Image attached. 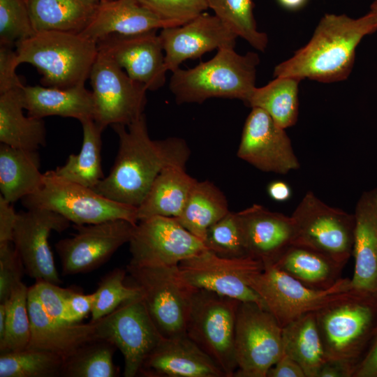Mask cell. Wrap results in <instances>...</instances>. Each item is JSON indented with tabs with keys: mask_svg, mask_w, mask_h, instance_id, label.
I'll return each mask as SVG.
<instances>
[{
	"mask_svg": "<svg viewBox=\"0 0 377 377\" xmlns=\"http://www.w3.org/2000/svg\"><path fill=\"white\" fill-rule=\"evenodd\" d=\"M22 203L27 209L55 212L78 226L116 219L138 222L137 207L111 200L93 188L57 175L54 170L44 173L42 186Z\"/></svg>",
	"mask_w": 377,
	"mask_h": 377,
	"instance_id": "cell-6",
	"label": "cell"
},
{
	"mask_svg": "<svg viewBox=\"0 0 377 377\" xmlns=\"http://www.w3.org/2000/svg\"><path fill=\"white\" fill-rule=\"evenodd\" d=\"M93 323L96 338L110 342L122 353L125 377L139 375L144 361L163 338L140 295Z\"/></svg>",
	"mask_w": 377,
	"mask_h": 377,
	"instance_id": "cell-12",
	"label": "cell"
},
{
	"mask_svg": "<svg viewBox=\"0 0 377 377\" xmlns=\"http://www.w3.org/2000/svg\"><path fill=\"white\" fill-rule=\"evenodd\" d=\"M131 284L140 296L158 330L164 338L186 334V325L195 288L181 278L177 266L129 264Z\"/></svg>",
	"mask_w": 377,
	"mask_h": 377,
	"instance_id": "cell-8",
	"label": "cell"
},
{
	"mask_svg": "<svg viewBox=\"0 0 377 377\" xmlns=\"http://www.w3.org/2000/svg\"><path fill=\"white\" fill-rule=\"evenodd\" d=\"M266 377H306V375L297 362L283 354L269 369Z\"/></svg>",
	"mask_w": 377,
	"mask_h": 377,
	"instance_id": "cell-50",
	"label": "cell"
},
{
	"mask_svg": "<svg viewBox=\"0 0 377 377\" xmlns=\"http://www.w3.org/2000/svg\"><path fill=\"white\" fill-rule=\"evenodd\" d=\"M84 1L95 6H97L100 3V0H84Z\"/></svg>",
	"mask_w": 377,
	"mask_h": 377,
	"instance_id": "cell-56",
	"label": "cell"
},
{
	"mask_svg": "<svg viewBox=\"0 0 377 377\" xmlns=\"http://www.w3.org/2000/svg\"><path fill=\"white\" fill-rule=\"evenodd\" d=\"M370 11L377 15V0H374L370 6Z\"/></svg>",
	"mask_w": 377,
	"mask_h": 377,
	"instance_id": "cell-55",
	"label": "cell"
},
{
	"mask_svg": "<svg viewBox=\"0 0 377 377\" xmlns=\"http://www.w3.org/2000/svg\"><path fill=\"white\" fill-rule=\"evenodd\" d=\"M283 354L297 362L306 377H318L326 362L316 312L304 314L282 327Z\"/></svg>",
	"mask_w": 377,
	"mask_h": 377,
	"instance_id": "cell-32",
	"label": "cell"
},
{
	"mask_svg": "<svg viewBox=\"0 0 377 377\" xmlns=\"http://www.w3.org/2000/svg\"><path fill=\"white\" fill-rule=\"evenodd\" d=\"M353 367L347 363L327 360L321 367L318 377H353Z\"/></svg>",
	"mask_w": 377,
	"mask_h": 377,
	"instance_id": "cell-51",
	"label": "cell"
},
{
	"mask_svg": "<svg viewBox=\"0 0 377 377\" xmlns=\"http://www.w3.org/2000/svg\"><path fill=\"white\" fill-rule=\"evenodd\" d=\"M269 196L274 200L283 202L288 200L291 195L289 186L284 182L275 181L272 182L267 188Z\"/></svg>",
	"mask_w": 377,
	"mask_h": 377,
	"instance_id": "cell-52",
	"label": "cell"
},
{
	"mask_svg": "<svg viewBox=\"0 0 377 377\" xmlns=\"http://www.w3.org/2000/svg\"><path fill=\"white\" fill-rule=\"evenodd\" d=\"M229 212L226 197L214 184L197 181L181 214L176 219L203 242L208 228Z\"/></svg>",
	"mask_w": 377,
	"mask_h": 377,
	"instance_id": "cell-33",
	"label": "cell"
},
{
	"mask_svg": "<svg viewBox=\"0 0 377 377\" xmlns=\"http://www.w3.org/2000/svg\"><path fill=\"white\" fill-rule=\"evenodd\" d=\"M18 66L16 52L10 46L1 45L0 94L24 86L15 72Z\"/></svg>",
	"mask_w": 377,
	"mask_h": 377,
	"instance_id": "cell-46",
	"label": "cell"
},
{
	"mask_svg": "<svg viewBox=\"0 0 377 377\" xmlns=\"http://www.w3.org/2000/svg\"><path fill=\"white\" fill-rule=\"evenodd\" d=\"M89 79L94 121L103 130L108 126L128 125L144 114L147 89L104 53L98 51Z\"/></svg>",
	"mask_w": 377,
	"mask_h": 377,
	"instance_id": "cell-13",
	"label": "cell"
},
{
	"mask_svg": "<svg viewBox=\"0 0 377 377\" xmlns=\"http://www.w3.org/2000/svg\"><path fill=\"white\" fill-rule=\"evenodd\" d=\"M18 213L13 243L27 274L36 281L59 285L61 280L49 244L52 231L61 232L70 221L61 214L42 208L27 209Z\"/></svg>",
	"mask_w": 377,
	"mask_h": 377,
	"instance_id": "cell-17",
	"label": "cell"
},
{
	"mask_svg": "<svg viewBox=\"0 0 377 377\" xmlns=\"http://www.w3.org/2000/svg\"><path fill=\"white\" fill-rule=\"evenodd\" d=\"M353 377H377V330L367 352L356 366Z\"/></svg>",
	"mask_w": 377,
	"mask_h": 377,
	"instance_id": "cell-49",
	"label": "cell"
},
{
	"mask_svg": "<svg viewBox=\"0 0 377 377\" xmlns=\"http://www.w3.org/2000/svg\"><path fill=\"white\" fill-rule=\"evenodd\" d=\"M17 62L30 64L47 87L84 85L98 54L97 43L80 34L40 31L16 44Z\"/></svg>",
	"mask_w": 377,
	"mask_h": 377,
	"instance_id": "cell-4",
	"label": "cell"
},
{
	"mask_svg": "<svg viewBox=\"0 0 377 377\" xmlns=\"http://www.w3.org/2000/svg\"><path fill=\"white\" fill-rule=\"evenodd\" d=\"M300 81L294 77H276L263 87H256L245 104L264 110L285 129L293 126L298 117Z\"/></svg>",
	"mask_w": 377,
	"mask_h": 377,
	"instance_id": "cell-35",
	"label": "cell"
},
{
	"mask_svg": "<svg viewBox=\"0 0 377 377\" xmlns=\"http://www.w3.org/2000/svg\"><path fill=\"white\" fill-rule=\"evenodd\" d=\"M36 33L80 34L89 23L97 6L84 0H27Z\"/></svg>",
	"mask_w": 377,
	"mask_h": 377,
	"instance_id": "cell-31",
	"label": "cell"
},
{
	"mask_svg": "<svg viewBox=\"0 0 377 377\" xmlns=\"http://www.w3.org/2000/svg\"><path fill=\"white\" fill-rule=\"evenodd\" d=\"M249 257L273 265L293 244V219L255 204L237 212Z\"/></svg>",
	"mask_w": 377,
	"mask_h": 377,
	"instance_id": "cell-21",
	"label": "cell"
},
{
	"mask_svg": "<svg viewBox=\"0 0 377 377\" xmlns=\"http://www.w3.org/2000/svg\"><path fill=\"white\" fill-rule=\"evenodd\" d=\"M165 22L168 27L182 25L208 8L205 0H137Z\"/></svg>",
	"mask_w": 377,
	"mask_h": 377,
	"instance_id": "cell-43",
	"label": "cell"
},
{
	"mask_svg": "<svg viewBox=\"0 0 377 377\" xmlns=\"http://www.w3.org/2000/svg\"><path fill=\"white\" fill-rule=\"evenodd\" d=\"M6 311V303L0 302V339L3 337L5 331Z\"/></svg>",
	"mask_w": 377,
	"mask_h": 377,
	"instance_id": "cell-54",
	"label": "cell"
},
{
	"mask_svg": "<svg viewBox=\"0 0 377 377\" xmlns=\"http://www.w3.org/2000/svg\"><path fill=\"white\" fill-rule=\"evenodd\" d=\"M237 155L267 172L286 174L300 167L285 128L259 108H252L246 119Z\"/></svg>",
	"mask_w": 377,
	"mask_h": 377,
	"instance_id": "cell-18",
	"label": "cell"
},
{
	"mask_svg": "<svg viewBox=\"0 0 377 377\" xmlns=\"http://www.w3.org/2000/svg\"><path fill=\"white\" fill-rule=\"evenodd\" d=\"M135 225L124 219L75 225L77 232L55 244L63 274L86 273L98 268L129 242Z\"/></svg>",
	"mask_w": 377,
	"mask_h": 377,
	"instance_id": "cell-16",
	"label": "cell"
},
{
	"mask_svg": "<svg viewBox=\"0 0 377 377\" xmlns=\"http://www.w3.org/2000/svg\"><path fill=\"white\" fill-rule=\"evenodd\" d=\"M203 242L209 251L221 257H249L237 212L230 211L211 226Z\"/></svg>",
	"mask_w": 377,
	"mask_h": 377,
	"instance_id": "cell-41",
	"label": "cell"
},
{
	"mask_svg": "<svg viewBox=\"0 0 377 377\" xmlns=\"http://www.w3.org/2000/svg\"><path fill=\"white\" fill-rule=\"evenodd\" d=\"M117 348L110 342L93 339L82 346L64 363V377H116L119 369L113 362Z\"/></svg>",
	"mask_w": 377,
	"mask_h": 377,
	"instance_id": "cell-37",
	"label": "cell"
},
{
	"mask_svg": "<svg viewBox=\"0 0 377 377\" xmlns=\"http://www.w3.org/2000/svg\"><path fill=\"white\" fill-rule=\"evenodd\" d=\"M128 243L130 263L138 265L177 266L207 250L176 218L162 216L139 221Z\"/></svg>",
	"mask_w": 377,
	"mask_h": 377,
	"instance_id": "cell-15",
	"label": "cell"
},
{
	"mask_svg": "<svg viewBox=\"0 0 377 377\" xmlns=\"http://www.w3.org/2000/svg\"><path fill=\"white\" fill-rule=\"evenodd\" d=\"M36 34L27 0H0V44L10 46Z\"/></svg>",
	"mask_w": 377,
	"mask_h": 377,
	"instance_id": "cell-42",
	"label": "cell"
},
{
	"mask_svg": "<svg viewBox=\"0 0 377 377\" xmlns=\"http://www.w3.org/2000/svg\"><path fill=\"white\" fill-rule=\"evenodd\" d=\"M17 214L12 203L0 195V245L13 243Z\"/></svg>",
	"mask_w": 377,
	"mask_h": 377,
	"instance_id": "cell-48",
	"label": "cell"
},
{
	"mask_svg": "<svg viewBox=\"0 0 377 377\" xmlns=\"http://www.w3.org/2000/svg\"><path fill=\"white\" fill-rule=\"evenodd\" d=\"M83 138L80 151L70 154L64 165L54 171L62 178L94 188L105 177L101 165V128L92 119L80 121Z\"/></svg>",
	"mask_w": 377,
	"mask_h": 377,
	"instance_id": "cell-34",
	"label": "cell"
},
{
	"mask_svg": "<svg viewBox=\"0 0 377 377\" xmlns=\"http://www.w3.org/2000/svg\"><path fill=\"white\" fill-rule=\"evenodd\" d=\"M168 27L137 0L100 1L80 35L97 43L112 34L129 35Z\"/></svg>",
	"mask_w": 377,
	"mask_h": 377,
	"instance_id": "cell-25",
	"label": "cell"
},
{
	"mask_svg": "<svg viewBox=\"0 0 377 377\" xmlns=\"http://www.w3.org/2000/svg\"><path fill=\"white\" fill-rule=\"evenodd\" d=\"M249 283L281 327L304 314L316 312L347 297L354 291L348 278H341L327 290L311 289L274 265L265 266L263 270L253 273Z\"/></svg>",
	"mask_w": 377,
	"mask_h": 377,
	"instance_id": "cell-9",
	"label": "cell"
},
{
	"mask_svg": "<svg viewBox=\"0 0 377 377\" xmlns=\"http://www.w3.org/2000/svg\"><path fill=\"white\" fill-rule=\"evenodd\" d=\"M291 217L294 245L321 253L344 266L353 255L355 216L307 192Z\"/></svg>",
	"mask_w": 377,
	"mask_h": 377,
	"instance_id": "cell-10",
	"label": "cell"
},
{
	"mask_svg": "<svg viewBox=\"0 0 377 377\" xmlns=\"http://www.w3.org/2000/svg\"><path fill=\"white\" fill-rule=\"evenodd\" d=\"M126 271L116 268L100 282L94 293V302L91 310V320L96 321L107 316L124 302L140 295L134 286L126 284Z\"/></svg>",
	"mask_w": 377,
	"mask_h": 377,
	"instance_id": "cell-40",
	"label": "cell"
},
{
	"mask_svg": "<svg viewBox=\"0 0 377 377\" xmlns=\"http://www.w3.org/2000/svg\"><path fill=\"white\" fill-rule=\"evenodd\" d=\"M376 31L377 15L371 11L358 18L325 14L309 42L277 64L273 75L323 83L345 80L353 70L357 47Z\"/></svg>",
	"mask_w": 377,
	"mask_h": 377,
	"instance_id": "cell-2",
	"label": "cell"
},
{
	"mask_svg": "<svg viewBox=\"0 0 377 377\" xmlns=\"http://www.w3.org/2000/svg\"><path fill=\"white\" fill-rule=\"evenodd\" d=\"M64 363L59 356L38 349L1 353L0 377L63 376Z\"/></svg>",
	"mask_w": 377,
	"mask_h": 377,
	"instance_id": "cell-36",
	"label": "cell"
},
{
	"mask_svg": "<svg viewBox=\"0 0 377 377\" xmlns=\"http://www.w3.org/2000/svg\"><path fill=\"white\" fill-rule=\"evenodd\" d=\"M94 302V293L83 294L68 288L67 309L68 323H77L85 318L91 310Z\"/></svg>",
	"mask_w": 377,
	"mask_h": 377,
	"instance_id": "cell-47",
	"label": "cell"
},
{
	"mask_svg": "<svg viewBox=\"0 0 377 377\" xmlns=\"http://www.w3.org/2000/svg\"><path fill=\"white\" fill-rule=\"evenodd\" d=\"M29 288L22 283L6 300V320L3 336L0 339V354L26 349L31 337L27 306Z\"/></svg>",
	"mask_w": 377,
	"mask_h": 377,
	"instance_id": "cell-39",
	"label": "cell"
},
{
	"mask_svg": "<svg viewBox=\"0 0 377 377\" xmlns=\"http://www.w3.org/2000/svg\"><path fill=\"white\" fill-rule=\"evenodd\" d=\"M37 297L45 311L54 319L67 323V297L68 288L60 287L44 280L36 281L33 285Z\"/></svg>",
	"mask_w": 377,
	"mask_h": 377,
	"instance_id": "cell-45",
	"label": "cell"
},
{
	"mask_svg": "<svg viewBox=\"0 0 377 377\" xmlns=\"http://www.w3.org/2000/svg\"><path fill=\"white\" fill-rule=\"evenodd\" d=\"M23 269L21 258L11 243L0 245V302L8 300L22 283Z\"/></svg>",
	"mask_w": 377,
	"mask_h": 377,
	"instance_id": "cell-44",
	"label": "cell"
},
{
	"mask_svg": "<svg viewBox=\"0 0 377 377\" xmlns=\"http://www.w3.org/2000/svg\"><path fill=\"white\" fill-rule=\"evenodd\" d=\"M196 182L186 173L184 166L170 165L164 168L137 207L138 221L154 216L178 217Z\"/></svg>",
	"mask_w": 377,
	"mask_h": 377,
	"instance_id": "cell-27",
	"label": "cell"
},
{
	"mask_svg": "<svg viewBox=\"0 0 377 377\" xmlns=\"http://www.w3.org/2000/svg\"><path fill=\"white\" fill-rule=\"evenodd\" d=\"M167 71L189 59L223 47H235L237 36L216 15L202 13L189 22L162 29L159 34Z\"/></svg>",
	"mask_w": 377,
	"mask_h": 377,
	"instance_id": "cell-20",
	"label": "cell"
},
{
	"mask_svg": "<svg viewBox=\"0 0 377 377\" xmlns=\"http://www.w3.org/2000/svg\"><path fill=\"white\" fill-rule=\"evenodd\" d=\"M21 95L23 107L29 117L43 119L59 116L77 119L80 122L94 120L93 94L84 85L66 89L24 85Z\"/></svg>",
	"mask_w": 377,
	"mask_h": 377,
	"instance_id": "cell-26",
	"label": "cell"
},
{
	"mask_svg": "<svg viewBox=\"0 0 377 377\" xmlns=\"http://www.w3.org/2000/svg\"><path fill=\"white\" fill-rule=\"evenodd\" d=\"M258 54H237L233 47H223L206 62L193 68L172 71L170 89L179 104L201 103L211 98H235L244 103L256 87Z\"/></svg>",
	"mask_w": 377,
	"mask_h": 377,
	"instance_id": "cell-3",
	"label": "cell"
},
{
	"mask_svg": "<svg viewBox=\"0 0 377 377\" xmlns=\"http://www.w3.org/2000/svg\"><path fill=\"white\" fill-rule=\"evenodd\" d=\"M36 151L0 145L1 195L13 203L34 193L43 182Z\"/></svg>",
	"mask_w": 377,
	"mask_h": 377,
	"instance_id": "cell-28",
	"label": "cell"
},
{
	"mask_svg": "<svg viewBox=\"0 0 377 377\" xmlns=\"http://www.w3.org/2000/svg\"><path fill=\"white\" fill-rule=\"evenodd\" d=\"M97 47L147 90H156L164 84L168 71L156 30L129 35L112 34L98 41Z\"/></svg>",
	"mask_w": 377,
	"mask_h": 377,
	"instance_id": "cell-19",
	"label": "cell"
},
{
	"mask_svg": "<svg viewBox=\"0 0 377 377\" xmlns=\"http://www.w3.org/2000/svg\"><path fill=\"white\" fill-rule=\"evenodd\" d=\"M264 267L260 261L251 257L225 258L208 249L178 265L179 275L188 286L242 302H254L266 309L249 283L251 276Z\"/></svg>",
	"mask_w": 377,
	"mask_h": 377,
	"instance_id": "cell-14",
	"label": "cell"
},
{
	"mask_svg": "<svg viewBox=\"0 0 377 377\" xmlns=\"http://www.w3.org/2000/svg\"><path fill=\"white\" fill-rule=\"evenodd\" d=\"M100 1H109V0H100Z\"/></svg>",
	"mask_w": 377,
	"mask_h": 377,
	"instance_id": "cell-57",
	"label": "cell"
},
{
	"mask_svg": "<svg viewBox=\"0 0 377 377\" xmlns=\"http://www.w3.org/2000/svg\"><path fill=\"white\" fill-rule=\"evenodd\" d=\"M240 302L212 291L196 289L186 320V336L211 357L226 377H234L237 369L235 338Z\"/></svg>",
	"mask_w": 377,
	"mask_h": 377,
	"instance_id": "cell-7",
	"label": "cell"
},
{
	"mask_svg": "<svg viewBox=\"0 0 377 377\" xmlns=\"http://www.w3.org/2000/svg\"><path fill=\"white\" fill-rule=\"evenodd\" d=\"M235 377H266L283 355L282 327L265 308L240 302L237 314Z\"/></svg>",
	"mask_w": 377,
	"mask_h": 377,
	"instance_id": "cell-11",
	"label": "cell"
},
{
	"mask_svg": "<svg viewBox=\"0 0 377 377\" xmlns=\"http://www.w3.org/2000/svg\"><path fill=\"white\" fill-rule=\"evenodd\" d=\"M112 127L119 138L118 153L109 175L94 190L111 200L138 207L164 168L186 166L190 149L182 138L152 140L144 114L128 125Z\"/></svg>",
	"mask_w": 377,
	"mask_h": 377,
	"instance_id": "cell-1",
	"label": "cell"
},
{
	"mask_svg": "<svg viewBox=\"0 0 377 377\" xmlns=\"http://www.w3.org/2000/svg\"><path fill=\"white\" fill-rule=\"evenodd\" d=\"M22 88L0 94V142L17 149L37 151L46 144L45 124L43 119L23 114Z\"/></svg>",
	"mask_w": 377,
	"mask_h": 377,
	"instance_id": "cell-29",
	"label": "cell"
},
{
	"mask_svg": "<svg viewBox=\"0 0 377 377\" xmlns=\"http://www.w3.org/2000/svg\"><path fill=\"white\" fill-rule=\"evenodd\" d=\"M316 316L326 359L347 363L355 371L377 330V295L354 290Z\"/></svg>",
	"mask_w": 377,
	"mask_h": 377,
	"instance_id": "cell-5",
	"label": "cell"
},
{
	"mask_svg": "<svg viewBox=\"0 0 377 377\" xmlns=\"http://www.w3.org/2000/svg\"><path fill=\"white\" fill-rule=\"evenodd\" d=\"M27 306L31 324L29 348L54 353L66 362L82 346L97 339L91 321L67 323L50 316L39 302L33 286L29 287Z\"/></svg>",
	"mask_w": 377,
	"mask_h": 377,
	"instance_id": "cell-23",
	"label": "cell"
},
{
	"mask_svg": "<svg viewBox=\"0 0 377 377\" xmlns=\"http://www.w3.org/2000/svg\"><path fill=\"white\" fill-rule=\"evenodd\" d=\"M140 374L147 377H226L186 334L163 337L144 361Z\"/></svg>",
	"mask_w": 377,
	"mask_h": 377,
	"instance_id": "cell-22",
	"label": "cell"
},
{
	"mask_svg": "<svg viewBox=\"0 0 377 377\" xmlns=\"http://www.w3.org/2000/svg\"><path fill=\"white\" fill-rule=\"evenodd\" d=\"M308 0H278L279 3L285 8L297 10L302 8Z\"/></svg>",
	"mask_w": 377,
	"mask_h": 377,
	"instance_id": "cell-53",
	"label": "cell"
},
{
	"mask_svg": "<svg viewBox=\"0 0 377 377\" xmlns=\"http://www.w3.org/2000/svg\"><path fill=\"white\" fill-rule=\"evenodd\" d=\"M273 265L304 286L319 290L334 286L341 278L344 267L321 253L294 244Z\"/></svg>",
	"mask_w": 377,
	"mask_h": 377,
	"instance_id": "cell-30",
	"label": "cell"
},
{
	"mask_svg": "<svg viewBox=\"0 0 377 377\" xmlns=\"http://www.w3.org/2000/svg\"><path fill=\"white\" fill-rule=\"evenodd\" d=\"M215 15L237 36L245 39L259 51H264L268 43L265 33L257 29L252 0H205Z\"/></svg>",
	"mask_w": 377,
	"mask_h": 377,
	"instance_id": "cell-38",
	"label": "cell"
},
{
	"mask_svg": "<svg viewBox=\"0 0 377 377\" xmlns=\"http://www.w3.org/2000/svg\"><path fill=\"white\" fill-rule=\"evenodd\" d=\"M352 289L377 295V187L364 191L355 206Z\"/></svg>",
	"mask_w": 377,
	"mask_h": 377,
	"instance_id": "cell-24",
	"label": "cell"
}]
</instances>
